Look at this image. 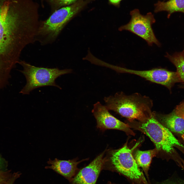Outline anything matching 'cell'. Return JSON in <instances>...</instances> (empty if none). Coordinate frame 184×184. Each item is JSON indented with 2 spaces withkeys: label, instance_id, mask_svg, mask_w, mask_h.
<instances>
[{
  "label": "cell",
  "instance_id": "cell-1",
  "mask_svg": "<svg viewBox=\"0 0 184 184\" xmlns=\"http://www.w3.org/2000/svg\"><path fill=\"white\" fill-rule=\"evenodd\" d=\"M39 16L28 0H0V76L10 73L24 48L35 41Z\"/></svg>",
  "mask_w": 184,
  "mask_h": 184
},
{
  "label": "cell",
  "instance_id": "cell-2",
  "mask_svg": "<svg viewBox=\"0 0 184 184\" xmlns=\"http://www.w3.org/2000/svg\"><path fill=\"white\" fill-rule=\"evenodd\" d=\"M104 100L109 110L116 112L129 121L135 120L142 121L153 112L152 100L138 93L127 95L122 92H118L105 97Z\"/></svg>",
  "mask_w": 184,
  "mask_h": 184
},
{
  "label": "cell",
  "instance_id": "cell-3",
  "mask_svg": "<svg viewBox=\"0 0 184 184\" xmlns=\"http://www.w3.org/2000/svg\"><path fill=\"white\" fill-rule=\"evenodd\" d=\"M93 0H79L54 11L47 19L40 21L36 41L42 45L53 42L67 23Z\"/></svg>",
  "mask_w": 184,
  "mask_h": 184
},
{
  "label": "cell",
  "instance_id": "cell-4",
  "mask_svg": "<svg viewBox=\"0 0 184 184\" xmlns=\"http://www.w3.org/2000/svg\"><path fill=\"white\" fill-rule=\"evenodd\" d=\"M129 121L128 125L130 127L141 131L148 136L158 152L171 154L175 147H183L171 132L157 120L155 112L142 121Z\"/></svg>",
  "mask_w": 184,
  "mask_h": 184
},
{
  "label": "cell",
  "instance_id": "cell-5",
  "mask_svg": "<svg viewBox=\"0 0 184 184\" xmlns=\"http://www.w3.org/2000/svg\"><path fill=\"white\" fill-rule=\"evenodd\" d=\"M126 144L118 149L110 151L105 158L103 169L121 174L137 184H148Z\"/></svg>",
  "mask_w": 184,
  "mask_h": 184
},
{
  "label": "cell",
  "instance_id": "cell-6",
  "mask_svg": "<svg viewBox=\"0 0 184 184\" xmlns=\"http://www.w3.org/2000/svg\"><path fill=\"white\" fill-rule=\"evenodd\" d=\"M23 67L20 70L25 76L26 83L20 93L23 95L29 94L34 89L42 87L52 86L61 89L56 83L55 80L60 76L71 73V69L60 70L58 68L38 67L30 64L25 61L18 63Z\"/></svg>",
  "mask_w": 184,
  "mask_h": 184
},
{
  "label": "cell",
  "instance_id": "cell-7",
  "mask_svg": "<svg viewBox=\"0 0 184 184\" xmlns=\"http://www.w3.org/2000/svg\"><path fill=\"white\" fill-rule=\"evenodd\" d=\"M131 19L127 24L120 27L119 31L127 30L137 35L145 41L148 45L152 46L154 44L158 47L161 44L156 38L152 28L156 20L151 12L144 15L141 14L139 10L135 9L130 13Z\"/></svg>",
  "mask_w": 184,
  "mask_h": 184
},
{
  "label": "cell",
  "instance_id": "cell-8",
  "mask_svg": "<svg viewBox=\"0 0 184 184\" xmlns=\"http://www.w3.org/2000/svg\"><path fill=\"white\" fill-rule=\"evenodd\" d=\"M109 68L120 73L138 76L151 82L163 85L170 91L176 83L181 82L177 72L164 68H157L146 70H137L110 64Z\"/></svg>",
  "mask_w": 184,
  "mask_h": 184
},
{
  "label": "cell",
  "instance_id": "cell-9",
  "mask_svg": "<svg viewBox=\"0 0 184 184\" xmlns=\"http://www.w3.org/2000/svg\"><path fill=\"white\" fill-rule=\"evenodd\" d=\"M92 112L96 119L97 127L100 129H117L123 131L128 134L134 135L128 124L112 116L105 106L100 102L98 101L94 105Z\"/></svg>",
  "mask_w": 184,
  "mask_h": 184
},
{
  "label": "cell",
  "instance_id": "cell-10",
  "mask_svg": "<svg viewBox=\"0 0 184 184\" xmlns=\"http://www.w3.org/2000/svg\"><path fill=\"white\" fill-rule=\"evenodd\" d=\"M103 152L88 165L78 172L70 181L71 184H96L99 174L103 168Z\"/></svg>",
  "mask_w": 184,
  "mask_h": 184
},
{
  "label": "cell",
  "instance_id": "cell-11",
  "mask_svg": "<svg viewBox=\"0 0 184 184\" xmlns=\"http://www.w3.org/2000/svg\"><path fill=\"white\" fill-rule=\"evenodd\" d=\"M84 160L78 161L76 159L64 160L57 158L52 160L49 158L47 163L50 165L45 168L53 170L70 181L77 173L78 165Z\"/></svg>",
  "mask_w": 184,
  "mask_h": 184
},
{
  "label": "cell",
  "instance_id": "cell-12",
  "mask_svg": "<svg viewBox=\"0 0 184 184\" xmlns=\"http://www.w3.org/2000/svg\"><path fill=\"white\" fill-rule=\"evenodd\" d=\"M155 113L157 120L171 132L184 137V119L176 114L175 109L168 114Z\"/></svg>",
  "mask_w": 184,
  "mask_h": 184
},
{
  "label": "cell",
  "instance_id": "cell-13",
  "mask_svg": "<svg viewBox=\"0 0 184 184\" xmlns=\"http://www.w3.org/2000/svg\"><path fill=\"white\" fill-rule=\"evenodd\" d=\"M155 13L165 11L169 18L173 13L180 12L184 13V0H168L167 1H158L154 5Z\"/></svg>",
  "mask_w": 184,
  "mask_h": 184
},
{
  "label": "cell",
  "instance_id": "cell-14",
  "mask_svg": "<svg viewBox=\"0 0 184 184\" xmlns=\"http://www.w3.org/2000/svg\"><path fill=\"white\" fill-rule=\"evenodd\" d=\"M158 152L156 148L143 151L137 150L135 152L134 157L138 166L142 168L147 176L152 158Z\"/></svg>",
  "mask_w": 184,
  "mask_h": 184
},
{
  "label": "cell",
  "instance_id": "cell-15",
  "mask_svg": "<svg viewBox=\"0 0 184 184\" xmlns=\"http://www.w3.org/2000/svg\"><path fill=\"white\" fill-rule=\"evenodd\" d=\"M165 57L175 66L176 72L184 87V49L181 52H176L172 55L167 53Z\"/></svg>",
  "mask_w": 184,
  "mask_h": 184
},
{
  "label": "cell",
  "instance_id": "cell-16",
  "mask_svg": "<svg viewBox=\"0 0 184 184\" xmlns=\"http://www.w3.org/2000/svg\"><path fill=\"white\" fill-rule=\"evenodd\" d=\"M53 12L62 7L70 5L79 0H46Z\"/></svg>",
  "mask_w": 184,
  "mask_h": 184
},
{
  "label": "cell",
  "instance_id": "cell-17",
  "mask_svg": "<svg viewBox=\"0 0 184 184\" xmlns=\"http://www.w3.org/2000/svg\"><path fill=\"white\" fill-rule=\"evenodd\" d=\"M12 174L10 171L0 170V184H5Z\"/></svg>",
  "mask_w": 184,
  "mask_h": 184
},
{
  "label": "cell",
  "instance_id": "cell-18",
  "mask_svg": "<svg viewBox=\"0 0 184 184\" xmlns=\"http://www.w3.org/2000/svg\"><path fill=\"white\" fill-rule=\"evenodd\" d=\"M21 174L19 172L14 173L5 184H13L16 180L19 177Z\"/></svg>",
  "mask_w": 184,
  "mask_h": 184
},
{
  "label": "cell",
  "instance_id": "cell-19",
  "mask_svg": "<svg viewBox=\"0 0 184 184\" xmlns=\"http://www.w3.org/2000/svg\"><path fill=\"white\" fill-rule=\"evenodd\" d=\"M123 0H108L109 4L116 7H119L121 2Z\"/></svg>",
  "mask_w": 184,
  "mask_h": 184
},
{
  "label": "cell",
  "instance_id": "cell-20",
  "mask_svg": "<svg viewBox=\"0 0 184 184\" xmlns=\"http://www.w3.org/2000/svg\"><path fill=\"white\" fill-rule=\"evenodd\" d=\"M164 184H184V183H178L177 182H171L170 183H165Z\"/></svg>",
  "mask_w": 184,
  "mask_h": 184
},
{
  "label": "cell",
  "instance_id": "cell-21",
  "mask_svg": "<svg viewBox=\"0 0 184 184\" xmlns=\"http://www.w3.org/2000/svg\"><path fill=\"white\" fill-rule=\"evenodd\" d=\"M2 159L0 156V166L2 164Z\"/></svg>",
  "mask_w": 184,
  "mask_h": 184
},
{
  "label": "cell",
  "instance_id": "cell-22",
  "mask_svg": "<svg viewBox=\"0 0 184 184\" xmlns=\"http://www.w3.org/2000/svg\"><path fill=\"white\" fill-rule=\"evenodd\" d=\"M106 184H115L112 183L111 182H108Z\"/></svg>",
  "mask_w": 184,
  "mask_h": 184
},
{
  "label": "cell",
  "instance_id": "cell-23",
  "mask_svg": "<svg viewBox=\"0 0 184 184\" xmlns=\"http://www.w3.org/2000/svg\"><path fill=\"white\" fill-rule=\"evenodd\" d=\"M41 1H42V2L44 0H41Z\"/></svg>",
  "mask_w": 184,
  "mask_h": 184
},
{
  "label": "cell",
  "instance_id": "cell-24",
  "mask_svg": "<svg viewBox=\"0 0 184 184\" xmlns=\"http://www.w3.org/2000/svg\"></svg>",
  "mask_w": 184,
  "mask_h": 184
}]
</instances>
